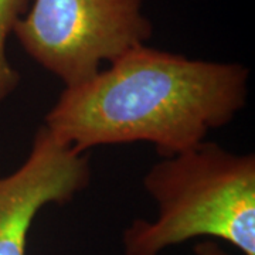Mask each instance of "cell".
Returning <instances> with one entry per match:
<instances>
[{
  "label": "cell",
  "mask_w": 255,
  "mask_h": 255,
  "mask_svg": "<svg viewBox=\"0 0 255 255\" xmlns=\"http://www.w3.org/2000/svg\"><path fill=\"white\" fill-rule=\"evenodd\" d=\"M194 255H230L213 240H204L194 247Z\"/></svg>",
  "instance_id": "obj_6"
},
{
  "label": "cell",
  "mask_w": 255,
  "mask_h": 255,
  "mask_svg": "<svg viewBox=\"0 0 255 255\" xmlns=\"http://www.w3.org/2000/svg\"><path fill=\"white\" fill-rule=\"evenodd\" d=\"M90 182L88 157L58 142L41 125L24 163L0 177V255H26L28 231L38 211L48 204L70 203Z\"/></svg>",
  "instance_id": "obj_4"
},
{
  "label": "cell",
  "mask_w": 255,
  "mask_h": 255,
  "mask_svg": "<svg viewBox=\"0 0 255 255\" xmlns=\"http://www.w3.org/2000/svg\"><path fill=\"white\" fill-rule=\"evenodd\" d=\"M27 7L28 0H0V102L9 98L20 84V74L7 60L6 43Z\"/></svg>",
  "instance_id": "obj_5"
},
{
  "label": "cell",
  "mask_w": 255,
  "mask_h": 255,
  "mask_svg": "<svg viewBox=\"0 0 255 255\" xmlns=\"http://www.w3.org/2000/svg\"><path fill=\"white\" fill-rule=\"evenodd\" d=\"M250 70L135 47L90 80L65 87L44 118L64 145L92 147L147 142L162 157L200 145L246 107Z\"/></svg>",
  "instance_id": "obj_1"
},
{
  "label": "cell",
  "mask_w": 255,
  "mask_h": 255,
  "mask_svg": "<svg viewBox=\"0 0 255 255\" xmlns=\"http://www.w3.org/2000/svg\"><path fill=\"white\" fill-rule=\"evenodd\" d=\"M157 207L153 221L137 219L122 234L125 255H160L199 237L220 238L255 255V156L214 142L162 157L143 177Z\"/></svg>",
  "instance_id": "obj_2"
},
{
  "label": "cell",
  "mask_w": 255,
  "mask_h": 255,
  "mask_svg": "<svg viewBox=\"0 0 255 255\" xmlns=\"http://www.w3.org/2000/svg\"><path fill=\"white\" fill-rule=\"evenodd\" d=\"M152 31L142 0H34L13 28L28 57L65 87L146 44Z\"/></svg>",
  "instance_id": "obj_3"
}]
</instances>
